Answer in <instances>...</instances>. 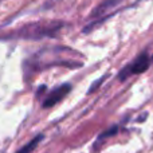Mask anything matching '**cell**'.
<instances>
[{
  "label": "cell",
  "instance_id": "cell-1",
  "mask_svg": "<svg viewBox=\"0 0 153 153\" xmlns=\"http://www.w3.org/2000/svg\"><path fill=\"white\" fill-rule=\"evenodd\" d=\"M70 90H71V85H69V83L61 85V86H58L56 89H54L53 91L46 97V100L43 101V108H51V106L56 105L59 101H62L69 94Z\"/></svg>",
  "mask_w": 153,
  "mask_h": 153
},
{
  "label": "cell",
  "instance_id": "cell-2",
  "mask_svg": "<svg viewBox=\"0 0 153 153\" xmlns=\"http://www.w3.org/2000/svg\"><path fill=\"white\" fill-rule=\"evenodd\" d=\"M149 63H151L149 56L146 55L145 53H143L129 65V66H130V71H132V74H141V73H144V71H146V70H148Z\"/></svg>",
  "mask_w": 153,
  "mask_h": 153
},
{
  "label": "cell",
  "instance_id": "cell-3",
  "mask_svg": "<svg viewBox=\"0 0 153 153\" xmlns=\"http://www.w3.org/2000/svg\"><path fill=\"white\" fill-rule=\"evenodd\" d=\"M121 1H122V0H105V1H102L97 8H95L94 11H93L91 16L103 15L106 11H109V10H111V8H114L117 4H120Z\"/></svg>",
  "mask_w": 153,
  "mask_h": 153
},
{
  "label": "cell",
  "instance_id": "cell-4",
  "mask_svg": "<svg viewBox=\"0 0 153 153\" xmlns=\"http://www.w3.org/2000/svg\"><path fill=\"white\" fill-rule=\"evenodd\" d=\"M42 140H43V136H42V134H38L36 137H35V138H32V140L30 141V143L27 144V145H24L23 148L20 149V151H18L16 153H31V152L34 151L35 148H36V146H38V144H39Z\"/></svg>",
  "mask_w": 153,
  "mask_h": 153
},
{
  "label": "cell",
  "instance_id": "cell-5",
  "mask_svg": "<svg viewBox=\"0 0 153 153\" xmlns=\"http://www.w3.org/2000/svg\"><path fill=\"white\" fill-rule=\"evenodd\" d=\"M117 132H118V126H113V128H110V129H108V130H106V132H103L102 134L100 136V138H98V141L103 140V138L111 137V136H114ZM98 141H97V143H98Z\"/></svg>",
  "mask_w": 153,
  "mask_h": 153
},
{
  "label": "cell",
  "instance_id": "cell-6",
  "mask_svg": "<svg viewBox=\"0 0 153 153\" xmlns=\"http://www.w3.org/2000/svg\"><path fill=\"white\" fill-rule=\"evenodd\" d=\"M129 75H132V71H130V66H126L125 69H122L121 71H120L118 78L121 79V81H125V79H126Z\"/></svg>",
  "mask_w": 153,
  "mask_h": 153
},
{
  "label": "cell",
  "instance_id": "cell-7",
  "mask_svg": "<svg viewBox=\"0 0 153 153\" xmlns=\"http://www.w3.org/2000/svg\"><path fill=\"white\" fill-rule=\"evenodd\" d=\"M105 78H106V76H102V78H101V79H98L97 82H94V83H93V86L89 89V93H93V91H94V90H97L98 87H100V85L103 82V79H105Z\"/></svg>",
  "mask_w": 153,
  "mask_h": 153
},
{
  "label": "cell",
  "instance_id": "cell-8",
  "mask_svg": "<svg viewBox=\"0 0 153 153\" xmlns=\"http://www.w3.org/2000/svg\"><path fill=\"white\" fill-rule=\"evenodd\" d=\"M152 61H153V56H152Z\"/></svg>",
  "mask_w": 153,
  "mask_h": 153
}]
</instances>
